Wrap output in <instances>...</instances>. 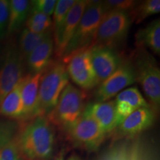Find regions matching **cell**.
Returning <instances> with one entry per match:
<instances>
[{
  "label": "cell",
  "instance_id": "obj_31",
  "mask_svg": "<svg viewBox=\"0 0 160 160\" xmlns=\"http://www.w3.org/2000/svg\"><path fill=\"white\" fill-rule=\"evenodd\" d=\"M65 159V152L64 151H61L59 153H57V156L53 157L52 160H64Z\"/></svg>",
  "mask_w": 160,
  "mask_h": 160
},
{
  "label": "cell",
  "instance_id": "obj_7",
  "mask_svg": "<svg viewBox=\"0 0 160 160\" xmlns=\"http://www.w3.org/2000/svg\"><path fill=\"white\" fill-rule=\"evenodd\" d=\"M91 47L92 45L78 50L65 59H61L65 64L70 79L80 89L85 91L99 85L91 62Z\"/></svg>",
  "mask_w": 160,
  "mask_h": 160
},
{
  "label": "cell",
  "instance_id": "obj_10",
  "mask_svg": "<svg viewBox=\"0 0 160 160\" xmlns=\"http://www.w3.org/2000/svg\"><path fill=\"white\" fill-rule=\"evenodd\" d=\"M24 62L17 48L7 50L0 67V103L23 77Z\"/></svg>",
  "mask_w": 160,
  "mask_h": 160
},
{
  "label": "cell",
  "instance_id": "obj_17",
  "mask_svg": "<svg viewBox=\"0 0 160 160\" xmlns=\"http://www.w3.org/2000/svg\"><path fill=\"white\" fill-rule=\"evenodd\" d=\"M85 112L93 118L105 134L114 131L118 126L114 100L86 105Z\"/></svg>",
  "mask_w": 160,
  "mask_h": 160
},
{
  "label": "cell",
  "instance_id": "obj_8",
  "mask_svg": "<svg viewBox=\"0 0 160 160\" xmlns=\"http://www.w3.org/2000/svg\"><path fill=\"white\" fill-rule=\"evenodd\" d=\"M65 131L73 145L88 152L97 151L106 137L97 122L85 111L79 119Z\"/></svg>",
  "mask_w": 160,
  "mask_h": 160
},
{
  "label": "cell",
  "instance_id": "obj_16",
  "mask_svg": "<svg viewBox=\"0 0 160 160\" xmlns=\"http://www.w3.org/2000/svg\"><path fill=\"white\" fill-rule=\"evenodd\" d=\"M114 103L118 125L136 110L150 106L137 87L128 88L118 93Z\"/></svg>",
  "mask_w": 160,
  "mask_h": 160
},
{
  "label": "cell",
  "instance_id": "obj_5",
  "mask_svg": "<svg viewBox=\"0 0 160 160\" xmlns=\"http://www.w3.org/2000/svg\"><path fill=\"white\" fill-rule=\"evenodd\" d=\"M105 13L102 1H89L61 59L73 52L94 45L97 29Z\"/></svg>",
  "mask_w": 160,
  "mask_h": 160
},
{
  "label": "cell",
  "instance_id": "obj_29",
  "mask_svg": "<svg viewBox=\"0 0 160 160\" xmlns=\"http://www.w3.org/2000/svg\"><path fill=\"white\" fill-rule=\"evenodd\" d=\"M57 2V0H35L31 2V8L51 17L53 15Z\"/></svg>",
  "mask_w": 160,
  "mask_h": 160
},
{
  "label": "cell",
  "instance_id": "obj_4",
  "mask_svg": "<svg viewBox=\"0 0 160 160\" xmlns=\"http://www.w3.org/2000/svg\"><path fill=\"white\" fill-rule=\"evenodd\" d=\"M87 99V91L68 83L59 96L54 108L47 118L52 125L65 131L75 123L82 114Z\"/></svg>",
  "mask_w": 160,
  "mask_h": 160
},
{
  "label": "cell",
  "instance_id": "obj_11",
  "mask_svg": "<svg viewBox=\"0 0 160 160\" xmlns=\"http://www.w3.org/2000/svg\"><path fill=\"white\" fill-rule=\"evenodd\" d=\"M88 2V0H76L59 31L53 35L56 59H61L63 57Z\"/></svg>",
  "mask_w": 160,
  "mask_h": 160
},
{
  "label": "cell",
  "instance_id": "obj_9",
  "mask_svg": "<svg viewBox=\"0 0 160 160\" xmlns=\"http://www.w3.org/2000/svg\"><path fill=\"white\" fill-rule=\"evenodd\" d=\"M136 82L134 69L129 59L122 60L117 71L97 86L94 93L96 102L109 101L128 86Z\"/></svg>",
  "mask_w": 160,
  "mask_h": 160
},
{
  "label": "cell",
  "instance_id": "obj_19",
  "mask_svg": "<svg viewBox=\"0 0 160 160\" xmlns=\"http://www.w3.org/2000/svg\"><path fill=\"white\" fill-rule=\"evenodd\" d=\"M23 78L24 76L0 103V114L9 119L19 122L22 119L23 115V105L21 95Z\"/></svg>",
  "mask_w": 160,
  "mask_h": 160
},
{
  "label": "cell",
  "instance_id": "obj_27",
  "mask_svg": "<svg viewBox=\"0 0 160 160\" xmlns=\"http://www.w3.org/2000/svg\"><path fill=\"white\" fill-rule=\"evenodd\" d=\"M126 150L127 139L111 146L97 160H125Z\"/></svg>",
  "mask_w": 160,
  "mask_h": 160
},
{
  "label": "cell",
  "instance_id": "obj_6",
  "mask_svg": "<svg viewBox=\"0 0 160 160\" xmlns=\"http://www.w3.org/2000/svg\"><path fill=\"white\" fill-rule=\"evenodd\" d=\"M131 24L126 12H106L97 29L94 45L105 46L116 51L125 41Z\"/></svg>",
  "mask_w": 160,
  "mask_h": 160
},
{
  "label": "cell",
  "instance_id": "obj_30",
  "mask_svg": "<svg viewBox=\"0 0 160 160\" xmlns=\"http://www.w3.org/2000/svg\"><path fill=\"white\" fill-rule=\"evenodd\" d=\"M9 18V1L0 0V39L7 34Z\"/></svg>",
  "mask_w": 160,
  "mask_h": 160
},
{
  "label": "cell",
  "instance_id": "obj_21",
  "mask_svg": "<svg viewBox=\"0 0 160 160\" xmlns=\"http://www.w3.org/2000/svg\"><path fill=\"white\" fill-rule=\"evenodd\" d=\"M125 160H158L157 151L147 139L139 136L127 138Z\"/></svg>",
  "mask_w": 160,
  "mask_h": 160
},
{
  "label": "cell",
  "instance_id": "obj_12",
  "mask_svg": "<svg viewBox=\"0 0 160 160\" xmlns=\"http://www.w3.org/2000/svg\"><path fill=\"white\" fill-rule=\"evenodd\" d=\"M157 113L149 107H143L136 110L117 126L114 131L126 138L137 137L149 129L157 120Z\"/></svg>",
  "mask_w": 160,
  "mask_h": 160
},
{
  "label": "cell",
  "instance_id": "obj_25",
  "mask_svg": "<svg viewBox=\"0 0 160 160\" xmlns=\"http://www.w3.org/2000/svg\"><path fill=\"white\" fill-rule=\"evenodd\" d=\"M26 29L34 33H45L52 31L51 17L31 9L25 21Z\"/></svg>",
  "mask_w": 160,
  "mask_h": 160
},
{
  "label": "cell",
  "instance_id": "obj_15",
  "mask_svg": "<svg viewBox=\"0 0 160 160\" xmlns=\"http://www.w3.org/2000/svg\"><path fill=\"white\" fill-rule=\"evenodd\" d=\"M19 122L0 119V160H21L17 141Z\"/></svg>",
  "mask_w": 160,
  "mask_h": 160
},
{
  "label": "cell",
  "instance_id": "obj_22",
  "mask_svg": "<svg viewBox=\"0 0 160 160\" xmlns=\"http://www.w3.org/2000/svg\"><path fill=\"white\" fill-rule=\"evenodd\" d=\"M31 2L27 0L9 1V18L7 34L17 31L25 22L31 11Z\"/></svg>",
  "mask_w": 160,
  "mask_h": 160
},
{
  "label": "cell",
  "instance_id": "obj_2",
  "mask_svg": "<svg viewBox=\"0 0 160 160\" xmlns=\"http://www.w3.org/2000/svg\"><path fill=\"white\" fill-rule=\"evenodd\" d=\"M136 75L149 101V105L157 114L160 108V69L157 60L145 48H137L129 58Z\"/></svg>",
  "mask_w": 160,
  "mask_h": 160
},
{
  "label": "cell",
  "instance_id": "obj_32",
  "mask_svg": "<svg viewBox=\"0 0 160 160\" xmlns=\"http://www.w3.org/2000/svg\"><path fill=\"white\" fill-rule=\"evenodd\" d=\"M67 160H82V159L77 155H72Z\"/></svg>",
  "mask_w": 160,
  "mask_h": 160
},
{
  "label": "cell",
  "instance_id": "obj_1",
  "mask_svg": "<svg viewBox=\"0 0 160 160\" xmlns=\"http://www.w3.org/2000/svg\"><path fill=\"white\" fill-rule=\"evenodd\" d=\"M17 141L22 157L27 160H50L54 155L56 135L47 117L39 116L24 122Z\"/></svg>",
  "mask_w": 160,
  "mask_h": 160
},
{
  "label": "cell",
  "instance_id": "obj_13",
  "mask_svg": "<svg viewBox=\"0 0 160 160\" xmlns=\"http://www.w3.org/2000/svg\"><path fill=\"white\" fill-rule=\"evenodd\" d=\"M91 58L99 85L117 71L123 60L114 50L98 45H92Z\"/></svg>",
  "mask_w": 160,
  "mask_h": 160
},
{
  "label": "cell",
  "instance_id": "obj_24",
  "mask_svg": "<svg viewBox=\"0 0 160 160\" xmlns=\"http://www.w3.org/2000/svg\"><path fill=\"white\" fill-rule=\"evenodd\" d=\"M160 11L159 0H146L139 2V3L130 11L128 14L131 23L139 24L148 17L159 13Z\"/></svg>",
  "mask_w": 160,
  "mask_h": 160
},
{
  "label": "cell",
  "instance_id": "obj_3",
  "mask_svg": "<svg viewBox=\"0 0 160 160\" xmlns=\"http://www.w3.org/2000/svg\"><path fill=\"white\" fill-rule=\"evenodd\" d=\"M69 83L65 64L51 60L42 71L39 85V116L47 117L54 108L59 96Z\"/></svg>",
  "mask_w": 160,
  "mask_h": 160
},
{
  "label": "cell",
  "instance_id": "obj_26",
  "mask_svg": "<svg viewBox=\"0 0 160 160\" xmlns=\"http://www.w3.org/2000/svg\"><path fill=\"white\" fill-rule=\"evenodd\" d=\"M75 2L76 0H58L53 13V19H52L53 35L57 33V32L59 31L68 13Z\"/></svg>",
  "mask_w": 160,
  "mask_h": 160
},
{
  "label": "cell",
  "instance_id": "obj_18",
  "mask_svg": "<svg viewBox=\"0 0 160 160\" xmlns=\"http://www.w3.org/2000/svg\"><path fill=\"white\" fill-rule=\"evenodd\" d=\"M54 52V42L53 33H51L31 52L25 61L30 73L42 72L51 61V57Z\"/></svg>",
  "mask_w": 160,
  "mask_h": 160
},
{
  "label": "cell",
  "instance_id": "obj_23",
  "mask_svg": "<svg viewBox=\"0 0 160 160\" xmlns=\"http://www.w3.org/2000/svg\"><path fill=\"white\" fill-rule=\"evenodd\" d=\"M51 33H52V31L45 33H34L26 28L22 30L19 37V52L24 61H25L31 52Z\"/></svg>",
  "mask_w": 160,
  "mask_h": 160
},
{
  "label": "cell",
  "instance_id": "obj_20",
  "mask_svg": "<svg viewBox=\"0 0 160 160\" xmlns=\"http://www.w3.org/2000/svg\"><path fill=\"white\" fill-rule=\"evenodd\" d=\"M137 48H149L156 55H160V21L155 19L146 27L139 29L135 35Z\"/></svg>",
  "mask_w": 160,
  "mask_h": 160
},
{
  "label": "cell",
  "instance_id": "obj_28",
  "mask_svg": "<svg viewBox=\"0 0 160 160\" xmlns=\"http://www.w3.org/2000/svg\"><path fill=\"white\" fill-rule=\"evenodd\" d=\"M139 1L133 0H108L102 1L105 12L122 11L128 13L135 7Z\"/></svg>",
  "mask_w": 160,
  "mask_h": 160
},
{
  "label": "cell",
  "instance_id": "obj_14",
  "mask_svg": "<svg viewBox=\"0 0 160 160\" xmlns=\"http://www.w3.org/2000/svg\"><path fill=\"white\" fill-rule=\"evenodd\" d=\"M42 72L24 76L22 88L23 115L21 122L39 117V85Z\"/></svg>",
  "mask_w": 160,
  "mask_h": 160
}]
</instances>
